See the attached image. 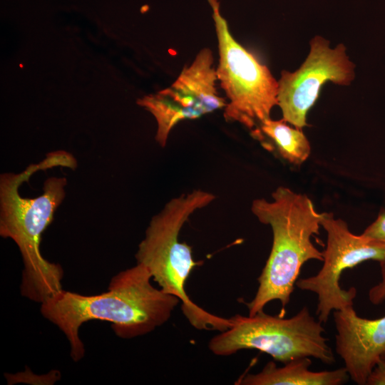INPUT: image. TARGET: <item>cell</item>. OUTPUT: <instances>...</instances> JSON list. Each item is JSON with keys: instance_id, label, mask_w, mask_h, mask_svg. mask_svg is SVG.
I'll use <instances>...</instances> for the list:
<instances>
[{"instance_id": "cell-13", "label": "cell", "mask_w": 385, "mask_h": 385, "mask_svg": "<svg viewBox=\"0 0 385 385\" xmlns=\"http://www.w3.org/2000/svg\"><path fill=\"white\" fill-rule=\"evenodd\" d=\"M363 235L385 244V209L361 233Z\"/></svg>"}, {"instance_id": "cell-12", "label": "cell", "mask_w": 385, "mask_h": 385, "mask_svg": "<svg viewBox=\"0 0 385 385\" xmlns=\"http://www.w3.org/2000/svg\"><path fill=\"white\" fill-rule=\"evenodd\" d=\"M251 135L266 150L294 165L302 164L311 153L309 142L302 129L289 126L283 119H266L251 131Z\"/></svg>"}, {"instance_id": "cell-3", "label": "cell", "mask_w": 385, "mask_h": 385, "mask_svg": "<svg viewBox=\"0 0 385 385\" xmlns=\"http://www.w3.org/2000/svg\"><path fill=\"white\" fill-rule=\"evenodd\" d=\"M272 200L252 201L251 211L258 220L271 227L273 241L269 257L259 276L254 298L246 303L249 316L263 311L266 304L279 300L284 317L302 265L311 260L323 261V253L312 242L319 234L322 213L304 194L279 186Z\"/></svg>"}, {"instance_id": "cell-7", "label": "cell", "mask_w": 385, "mask_h": 385, "mask_svg": "<svg viewBox=\"0 0 385 385\" xmlns=\"http://www.w3.org/2000/svg\"><path fill=\"white\" fill-rule=\"evenodd\" d=\"M321 225L327 235L323 265L315 275L297 279L295 285L317 294L316 314L320 322L326 323L332 311L354 304L356 289L341 287L343 272L367 260H385V244L352 233L347 223L332 212L322 213Z\"/></svg>"}, {"instance_id": "cell-6", "label": "cell", "mask_w": 385, "mask_h": 385, "mask_svg": "<svg viewBox=\"0 0 385 385\" xmlns=\"http://www.w3.org/2000/svg\"><path fill=\"white\" fill-rule=\"evenodd\" d=\"M207 1L218 41L217 81L228 99L224 118L252 131L270 118L272 109L278 106V81L265 65L234 38L220 13V1Z\"/></svg>"}, {"instance_id": "cell-9", "label": "cell", "mask_w": 385, "mask_h": 385, "mask_svg": "<svg viewBox=\"0 0 385 385\" xmlns=\"http://www.w3.org/2000/svg\"><path fill=\"white\" fill-rule=\"evenodd\" d=\"M354 64L339 43L334 48L322 36L310 41V51L294 72L282 71L278 81L277 101L282 119L292 125H307V114L316 102L321 86L327 81L347 86L354 78Z\"/></svg>"}, {"instance_id": "cell-10", "label": "cell", "mask_w": 385, "mask_h": 385, "mask_svg": "<svg viewBox=\"0 0 385 385\" xmlns=\"http://www.w3.org/2000/svg\"><path fill=\"white\" fill-rule=\"evenodd\" d=\"M337 329L335 349L349 377L359 385L367 378L379 359L385 356V316L366 319L353 305L334 311Z\"/></svg>"}, {"instance_id": "cell-11", "label": "cell", "mask_w": 385, "mask_h": 385, "mask_svg": "<svg viewBox=\"0 0 385 385\" xmlns=\"http://www.w3.org/2000/svg\"><path fill=\"white\" fill-rule=\"evenodd\" d=\"M284 364L277 366L274 361H269L260 372L241 376L235 384L341 385L350 378L344 366L330 371L310 370L312 361L308 356L294 359Z\"/></svg>"}, {"instance_id": "cell-5", "label": "cell", "mask_w": 385, "mask_h": 385, "mask_svg": "<svg viewBox=\"0 0 385 385\" xmlns=\"http://www.w3.org/2000/svg\"><path fill=\"white\" fill-rule=\"evenodd\" d=\"M232 320L230 327L209 342V349L215 355L229 356L242 349H257L283 364L304 356L327 364L335 362L328 339L323 336L322 322L312 316L307 307L289 318L261 311L253 316L236 314Z\"/></svg>"}, {"instance_id": "cell-4", "label": "cell", "mask_w": 385, "mask_h": 385, "mask_svg": "<svg viewBox=\"0 0 385 385\" xmlns=\"http://www.w3.org/2000/svg\"><path fill=\"white\" fill-rule=\"evenodd\" d=\"M215 199L212 193L202 190L171 199L152 217L135 259L148 270L161 290L179 298L182 311L192 326L223 332L232 325V318L209 313L195 304L185 291L189 275L201 262L194 260L192 247L179 240L180 230L190 215Z\"/></svg>"}, {"instance_id": "cell-15", "label": "cell", "mask_w": 385, "mask_h": 385, "mask_svg": "<svg viewBox=\"0 0 385 385\" xmlns=\"http://www.w3.org/2000/svg\"><path fill=\"white\" fill-rule=\"evenodd\" d=\"M366 385H385V356L377 362L369 375Z\"/></svg>"}, {"instance_id": "cell-2", "label": "cell", "mask_w": 385, "mask_h": 385, "mask_svg": "<svg viewBox=\"0 0 385 385\" xmlns=\"http://www.w3.org/2000/svg\"><path fill=\"white\" fill-rule=\"evenodd\" d=\"M72 155L53 152L39 163L29 165L20 173H4L0 177V235L14 241L21 252L24 270L21 294L43 303L63 289V270L59 264L46 260L40 243L45 230L65 197L66 178L51 177L43 183V192L34 198L22 197L19 189L35 173L54 166L76 167Z\"/></svg>"}, {"instance_id": "cell-8", "label": "cell", "mask_w": 385, "mask_h": 385, "mask_svg": "<svg viewBox=\"0 0 385 385\" xmlns=\"http://www.w3.org/2000/svg\"><path fill=\"white\" fill-rule=\"evenodd\" d=\"M216 68L210 48L201 49L168 88L140 99L138 103L155 117L156 141L165 147L171 130L180 121L192 120L223 108L225 99L217 91Z\"/></svg>"}, {"instance_id": "cell-14", "label": "cell", "mask_w": 385, "mask_h": 385, "mask_svg": "<svg viewBox=\"0 0 385 385\" xmlns=\"http://www.w3.org/2000/svg\"><path fill=\"white\" fill-rule=\"evenodd\" d=\"M379 266L381 280L378 284L373 286L368 293L370 302L375 305L385 302V260L379 262Z\"/></svg>"}, {"instance_id": "cell-1", "label": "cell", "mask_w": 385, "mask_h": 385, "mask_svg": "<svg viewBox=\"0 0 385 385\" xmlns=\"http://www.w3.org/2000/svg\"><path fill=\"white\" fill-rule=\"evenodd\" d=\"M151 279L148 270L137 263L114 275L106 292L84 295L62 290L41 304V312L64 334L72 359L78 361L85 354L78 332L86 322H108L118 337L130 339L170 319L180 300L155 287Z\"/></svg>"}]
</instances>
